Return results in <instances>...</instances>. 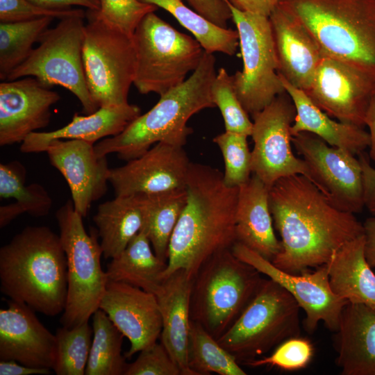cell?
<instances>
[{
  "instance_id": "6da1fadb",
  "label": "cell",
  "mask_w": 375,
  "mask_h": 375,
  "mask_svg": "<svg viewBox=\"0 0 375 375\" xmlns=\"http://www.w3.org/2000/svg\"><path fill=\"white\" fill-rule=\"evenodd\" d=\"M269 204L282 247L271 262L289 273L326 265L343 244L364 233L353 213L335 207L303 175L276 181L269 191Z\"/></svg>"
},
{
  "instance_id": "7a4b0ae2",
  "label": "cell",
  "mask_w": 375,
  "mask_h": 375,
  "mask_svg": "<svg viewBox=\"0 0 375 375\" xmlns=\"http://www.w3.org/2000/svg\"><path fill=\"white\" fill-rule=\"evenodd\" d=\"M186 204L170 238L163 280L178 269L192 278L212 256L236 242L238 187L226 186L223 173L191 162Z\"/></svg>"
},
{
  "instance_id": "3957f363",
  "label": "cell",
  "mask_w": 375,
  "mask_h": 375,
  "mask_svg": "<svg viewBox=\"0 0 375 375\" xmlns=\"http://www.w3.org/2000/svg\"><path fill=\"white\" fill-rule=\"evenodd\" d=\"M0 290L10 300L55 317L67 296V258L60 235L45 226H26L0 249Z\"/></svg>"
},
{
  "instance_id": "277c9868",
  "label": "cell",
  "mask_w": 375,
  "mask_h": 375,
  "mask_svg": "<svg viewBox=\"0 0 375 375\" xmlns=\"http://www.w3.org/2000/svg\"><path fill=\"white\" fill-rule=\"evenodd\" d=\"M215 57L204 51L197 68L181 85L160 97L148 112L138 116L119 134L94 145L99 156L116 153L129 161L165 142L183 147L192 133L189 119L206 108H214L211 86L216 76Z\"/></svg>"
},
{
  "instance_id": "5b68a950",
  "label": "cell",
  "mask_w": 375,
  "mask_h": 375,
  "mask_svg": "<svg viewBox=\"0 0 375 375\" xmlns=\"http://www.w3.org/2000/svg\"><path fill=\"white\" fill-rule=\"evenodd\" d=\"M324 56L375 78V0H281Z\"/></svg>"
},
{
  "instance_id": "8992f818",
  "label": "cell",
  "mask_w": 375,
  "mask_h": 375,
  "mask_svg": "<svg viewBox=\"0 0 375 375\" xmlns=\"http://www.w3.org/2000/svg\"><path fill=\"white\" fill-rule=\"evenodd\" d=\"M230 249L208 258L192 278L190 319L217 340L255 296L263 278Z\"/></svg>"
},
{
  "instance_id": "52a82bcc",
  "label": "cell",
  "mask_w": 375,
  "mask_h": 375,
  "mask_svg": "<svg viewBox=\"0 0 375 375\" xmlns=\"http://www.w3.org/2000/svg\"><path fill=\"white\" fill-rule=\"evenodd\" d=\"M136 66L133 85L160 97L183 83L199 66L204 50L191 36L155 14L145 15L133 34Z\"/></svg>"
},
{
  "instance_id": "ba28073f",
  "label": "cell",
  "mask_w": 375,
  "mask_h": 375,
  "mask_svg": "<svg viewBox=\"0 0 375 375\" xmlns=\"http://www.w3.org/2000/svg\"><path fill=\"white\" fill-rule=\"evenodd\" d=\"M300 308L283 287L264 278L255 296L217 342L238 362L245 364L285 340L300 336Z\"/></svg>"
},
{
  "instance_id": "9c48e42d",
  "label": "cell",
  "mask_w": 375,
  "mask_h": 375,
  "mask_svg": "<svg viewBox=\"0 0 375 375\" xmlns=\"http://www.w3.org/2000/svg\"><path fill=\"white\" fill-rule=\"evenodd\" d=\"M56 218L67 266V301L60 322L73 328L88 322L99 308L108 278L101 265L100 243L94 233L85 230L72 200L57 210Z\"/></svg>"
},
{
  "instance_id": "30bf717a",
  "label": "cell",
  "mask_w": 375,
  "mask_h": 375,
  "mask_svg": "<svg viewBox=\"0 0 375 375\" xmlns=\"http://www.w3.org/2000/svg\"><path fill=\"white\" fill-rule=\"evenodd\" d=\"M84 18L60 19L48 28L27 59L9 74L8 81L33 77L43 85H59L71 92L80 101L83 112L90 115L99 107L90 93L83 65Z\"/></svg>"
},
{
  "instance_id": "8fae6325",
  "label": "cell",
  "mask_w": 375,
  "mask_h": 375,
  "mask_svg": "<svg viewBox=\"0 0 375 375\" xmlns=\"http://www.w3.org/2000/svg\"><path fill=\"white\" fill-rule=\"evenodd\" d=\"M83 59L88 87L100 107L128 103L133 84L136 56L133 38L88 10Z\"/></svg>"
},
{
  "instance_id": "7c38bea8",
  "label": "cell",
  "mask_w": 375,
  "mask_h": 375,
  "mask_svg": "<svg viewBox=\"0 0 375 375\" xmlns=\"http://www.w3.org/2000/svg\"><path fill=\"white\" fill-rule=\"evenodd\" d=\"M239 35L243 60L242 71L233 76L238 99L248 114L262 110L285 92L268 17L241 11L226 0Z\"/></svg>"
},
{
  "instance_id": "4fadbf2b",
  "label": "cell",
  "mask_w": 375,
  "mask_h": 375,
  "mask_svg": "<svg viewBox=\"0 0 375 375\" xmlns=\"http://www.w3.org/2000/svg\"><path fill=\"white\" fill-rule=\"evenodd\" d=\"M295 116L294 104L286 92L252 115L251 170L269 189L278 179L296 174L312 182L306 162L292 151L291 126Z\"/></svg>"
},
{
  "instance_id": "5bb4252c",
  "label": "cell",
  "mask_w": 375,
  "mask_h": 375,
  "mask_svg": "<svg viewBox=\"0 0 375 375\" xmlns=\"http://www.w3.org/2000/svg\"><path fill=\"white\" fill-rule=\"evenodd\" d=\"M292 142L306 162L312 183L335 207L353 214L362 212V172L358 158L308 132L293 135Z\"/></svg>"
},
{
  "instance_id": "9a60e30c",
  "label": "cell",
  "mask_w": 375,
  "mask_h": 375,
  "mask_svg": "<svg viewBox=\"0 0 375 375\" xmlns=\"http://www.w3.org/2000/svg\"><path fill=\"white\" fill-rule=\"evenodd\" d=\"M231 251L241 260L281 285L294 298L306 313L303 326L308 333H314L321 321L331 331H337L342 310L348 302L332 291L326 265L313 272L308 269L292 274L278 268L240 242H236Z\"/></svg>"
},
{
  "instance_id": "2e32d148",
  "label": "cell",
  "mask_w": 375,
  "mask_h": 375,
  "mask_svg": "<svg viewBox=\"0 0 375 375\" xmlns=\"http://www.w3.org/2000/svg\"><path fill=\"white\" fill-rule=\"evenodd\" d=\"M305 92L330 117L364 127L366 113L375 93V78L323 56L310 86Z\"/></svg>"
},
{
  "instance_id": "e0dca14e",
  "label": "cell",
  "mask_w": 375,
  "mask_h": 375,
  "mask_svg": "<svg viewBox=\"0 0 375 375\" xmlns=\"http://www.w3.org/2000/svg\"><path fill=\"white\" fill-rule=\"evenodd\" d=\"M190 162L183 147L158 142L122 167L110 169L115 196L153 194L185 188Z\"/></svg>"
},
{
  "instance_id": "ac0fdd59",
  "label": "cell",
  "mask_w": 375,
  "mask_h": 375,
  "mask_svg": "<svg viewBox=\"0 0 375 375\" xmlns=\"http://www.w3.org/2000/svg\"><path fill=\"white\" fill-rule=\"evenodd\" d=\"M49 161L65 178L76 211L83 218L107 192L110 169L106 156L81 140H54L47 147Z\"/></svg>"
},
{
  "instance_id": "d6986e66",
  "label": "cell",
  "mask_w": 375,
  "mask_h": 375,
  "mask_svg": "<svg viewBox=\"0 0 375 375\" xmlns=\"http://www.w3.org/2000/svg\"><path fill=\"white\" fill-rule=\"evenodd\" d=\"M99 308L130 342L125 353H135L157 342L162 323L156 296L140 288L108 281Z\"/></svg>"
},
{
  "instance_id": "ffe728a7",
  "label": "cell",
  "mask_w": 375,
  "mask_h": 375,
  "mask_svg": "<svg viewBox=\"0 0 375 375\" xmlns=\"http://www.w3.org/2000/svg\"><path fill=\"white\" fill-rule=\"evenodd\" d=\"M60 96L28 76L0 83V145L22 143L31 133L46 127L51 107Z\"/></svg>"
},
{
  "instance_id": "44dd1931",
  "label": "cell",
  "mask_w": 375,
  "mask_h": 375,
  "mask_svg": "<svg viewBox=\"0 0 375 375\" xmlns=\"http://www.w3.org/2000/svg\"><path fill=\"white\" fill-rule=\"evenodd\" d=\"M56 338L28 305L10 301L0 310V360H15L35 368L53 369Z\"/></svg>"
},
{
  "instance_id": "7402d4cb",
  "label": "cell",
  "mask_w": 375,
  "mask_h": 375,
  "mask_svg": "<svg viewBox=\"0 0 375 375\" xmlns=\"http://www.w3.org/2000/svg\"><path fill=\"white\" fill-rule=\"evenodd\" d=\"M278 72L294 87L306 92L323 58L314 37L279 5L269 16Z\"/></svg>"
},
{
  "instance_id": "603a6c76",
  "label": "cell",
  "mask_w": 375,
  "mask_h": 375,
  "mask_svg": "<svg viewBox=\"0 0 375 375\" xmlns=\"http://www.w3.org/2000/svg\"><path fill=\"white\" fill-rule=\"evenodd\" d=\"M334 333L341 374L375 375V308L348 303Z\"/></svg>"
},
{
  "instance_id": "cb8c5ba5",
  "label": "cell",
  "mask_w": 375,
  "mask_h": 375,
  "mask_svg": "<svg viewBox=\"0 0 375 375\" xmlns=\"http://www.w3.org/2000/svg\"><path fill=\"white\" fill-rule=\"evenodd\" d=\"M192 278L178 269L165 278L155 294L162 317L160 340L182 375H194L188 366Z\"/></svg>"
},
{
  "instance_id": "d4e9b609",
  "label": "cell",
  "mask_w": 375,
  "mask_h": 375,
  "mask_svg": "<svg viewBox=\"0 0 375 375\" xmlns=\"http://www.w3.org/2000/svg\"><path fill=\"white\" fill-rule=\"evenodd\" d=\"M269 188L255 174L238 187L236 242L272 261L281 251L269 204Z\"/></svg>"
},
{
  "instance_id": "484cf974",
  "label": "cell",
  "mask_w": 375,
  "mask_h": 375,
  "mask_svg": "<svg viewBox=\"0 0 375 375\" xmlns=\"http://www.w3.org/2000/svg\"><path fill=\"white\" fill-rule=\"evenodd\" d=\"M140 115V108L128 103L100 107L85 116L75 113L72 121L59 129L31 133L22 142L20 151L26 153L45 151L54 140H81L94 144L101 139L119 134Z\"/></svg>"
},
{
  "instance_id": "4316f807",
  "label": "cell",
  "mask_w": 375,
  "mask_h": 375,
  "mask_svg": "<svg viewBox=\"0 0 375 375\" xmlns=\"http://www.w3.org/2000/svg\"><path fill=\"white\" fill-rule=\"evenodd\" d=\"M279 76L296 108V116L291 126L292 136L301 132L310 133L328 145L345 149L354 156L363 153L369 147L370 136L364 127L333 119L317 106L303 90Z\"/></svg>"
},
{
  "instance_id": "83f0119b",
  "label": "cell",
  "mask_w": 375,
  "mask_h": 375,
  "mask_svg": "<svg viewBox=\"0 0 375 375\" xmlns=\"http://www.w3.org/2000/svg\"><path fill=\"white\" fill-rule=\"evenodd\" d=\"M364 244L363 235L346 242L326 266L335 295L375 308V274L365 258Z\"/></svg>"
},
{
  "instance_id": "f1b7e54d",
  "label": "cell",
  "mask_w": 375,
  "mask_h": 375,
  "mask_svg": "<svg viewBox=\"0 0 375 375\" xmlns=\"http://www.w3.org/2000/svg\"><path fill=\"white\" fill-rule=\"evenodd\" d=\"M93 221L101 238L103 257H117L142 228V195L115 196L101 203Z\"/></svg>"
},
{
  "instance_id": "f546056e",
  "label": "cell",
  "mask_w": 375,
  "mask_h": 375,
  "mask_svg": "<svg viewBox=\"0 0 375 375\" xmlns=\"http://www.w3.org/2000/svg\"><path fill=\"white\" fill-rule=\"evenodd\" d=\"M141 230L108 265V281L125 283L156 294L163 281L167 262L159 258Z\"/></svg>"
},
{
  "instance_id": "4dcf8cb0",
  "label": "cell",
  "mask_w": 375,
  "mask_h": 375,
  "mask_svg": "<svg viewBox=\"0 0 375 375\" xmlns=\"http://www.w3.org/2000/svg\"><path fill=\"white\" fill-rule=\"evenodd\" d=\"M26 173L25 167L17 160L0 164V197L16 200L0 207L1 228L24 212L33 217H44L51 208L52 199L42 185L25 184Z\"/></svg>"
},
{
  "instance_id": "1f68e13d",
  "label": "cell",
  "mask_w": 375,
  "mask_h": 375,
  "mask_svg": "<svg viewBox=\"0 0 375 375\" xmlns=\"http://www.w3.org/2000/svg\"><path fill=\"white\" fill-rule=\"evenodd\" d=\"M144 222L155 254L167 262L170 238L186 204L185 188L153 194H141Z\"/></svg>"
},
{
  "instance_id": "d6a6232c",
  "label": "cell",
  "mask_w": 375,
  "mask_h": 375,
  "mask_svg": "<svg viewBox=\"0 0 375 375\" xmlns=\"http://www.w3.org/2000/svg\"><path fill=\"white\" fill-rule=\"evenodd\" d=\"M155 5L170 13L185 28L191 32L203 50L233 56L239 46L238 31L217 26L182 0H140Z\"/></svg>"
},
{
  "instance_id": "836d02e7",
  "label": "cell",
  "mask_w": 375,
  "mask_h": 375,
  "mask_svg": "<svg viewBox=\"0 0 375 375\" xmlns=\"http://www.w3.org/2000/svg\"><path fill=\"white\" fill-rule=\"evenodd\" d=\"M92 317L93 337L85 374H124L127 365L122 353L124 335L101 309Z\"/></svg>"
},
{
  "instance_id": "e575fe53",
  "label": "cell",
  "mask_w": 375,
  "mask_h": 375,
  "mask_svg": "<svg viewBox=\"0 0 375 375\" xmlns=\"http://www.w3.org/2000/svg\"><path fill=\"white\" fill-rule=\"evenodd\" d=\"M188 366L194 375H246L236 358L199 323L190 321Z\"/></svg>"
},
{
  "instance_id": "d590c367",
  "label": "cell",
  "mask_w": 375,
  "mask_h": 375,
  "mask_svg": "<svg viewBox=\"0 0 375 375\" xmlns=\"http://www.w3.org/2000/svg\"><path fill=\"white\" fill-rule=\"evenodd\" d=\"M54 19L45 17L33 20L0 23V79L6 81L13 69L30 56L33 44Z\"/></svg>"
},
{
  "instance_id": "8d00e7d4",
  "label": "cell",
  "mask_w": 375,
  "mask_h": 375,
  "mask_svg": "<svg viewBox=\"0 0 375 375\" xmlns=\"http://www.w3.org/2000/svg\"><path fill=\"white\" fill-rule=\"evenodd\" d=\"M56 357L53 368L57 375H83L93 335L92 326L85 322L73 328H57Z\"/></svg>"
},
{
  "instance_id": "74e56055",
  "label": "cell",
  "mask_w": 375,
  "mask_h": 375,
  "mask_svg": "<svg viewBox=\"0 0 375 375\" xmlns=\"http://www.w3.org/2000/svg\"><path fill=\"white\" fill-rule=\"evenodd\" d=\"M211 94L223 117L225 131L251 136L253 122L237 97L233 76L223 67L219 69L212 82Z\"/></svg>"
},
{
  "instance_id": "f35d334b",
  "label": "cell",
  "mask_w": 375,
  "mask_h": 375,
  "mask_svg": "<svg viewBox=\"0 0 375 375\" xmlns=\"http://www.w3.org/2000/svg\"><path fill=\"white\" fill-rule=\"evenodd\" d=\"M247 137L243 134L225 131L212 140L219 148L223 156V181L228 187H239L251 177V151L248 147Z\"/></svg>"
},
{
  "instance_id": "ab89813d",
  "label": "cell",
  "mask_w": 375,
  "mask_h": 375,
  "mask_svg": "<svg viewBox=\"0 0 375 375\" xmlns=\"http://www.w3.org/2000/svg\"><path fill=\"white\" fill-rule=\"evenodd\" d=\"M100 1L101 8L96 11L99 17L131 37L144 17L158 8L140 0Z\"/></svg>"
},
{
  "instance_id": "60d3db41",
  "label": "cell",
  "mask_w": 375,
  "mask_h": 375,
  "mask_svg": "<svg viewBox=\"0 0 375 375\" xmlns=\"http://www.w3.org/2000/svg\"><path fill=\"white\" fill-rule=\"evenodd\" d=\"M313 353L314 348L310 341L297 336L281 343L270 356L255 359L245 365L252 367L268 365L293 371L306 367L312 360Z\"/></svg>"
},
{
  "instance_id": "b9f144b4",
  "label": "cell",
  "mask_w": 375,
  "mask_h": 375,
  "mask_svg": "<svg viewBox=\"0 0 375 375\" xmlns=\"http://www.w3.org/2000/svg\"><path fill=\"white\" fill-rule=\"evenodd\" d=\"M124 375H182V373L162 342H156L140 351L135 361L127 364Z\"/></svg>"
},
{
  "instance_id": "7bdbcfd3",
  "label": "cell",
  "mask_w": 375,
  "mask_h": 375,
  "mask_svg": "<svg viewBox=\"0 0 375 375\" xmlns=\"http://www.w3.org/2000/svg\"><path fill=\"white\" fill-rule=\"evenodd\" d=\"M74 16L85 17L86 12L81 8H46L28 0H0L1 23L26 22L45 17L61 19Z\"/></svg>"
},
{
  "instance_id": "ee69618b",
  "label": "cell",
  "mask_w": 375,
  "mask_h": 375,
  "mask_svg": "<svg viewBox=\"0 0 375 375\" xmlns=\"http://www.w3.org/2000/svg\"><path fill=\"white\" fill-rule=\"evenodd\" d=\"M190 6L208 20L222 28H227L231 12L224 0H186Z\"/></svg>"
},
{
  "instance_id": "f6af8a7d",
  "label": "cell",
  "mask_w": 375,
  "mask_h": 375,
  "mask_svg": "<svg viewBox=\"0 0 375 375\" xmlns=\"http://www.w3.org/2000/svg\"><path fill=\"white\" fill-rule=\"evenodd\" d=\"M362 172L364 205L375 217V168L369 162L368 157L363 153L358 158Z\"/></svg>"
},
{
  "instance_id": "bcb514c9",
  "label": "cell",
  "mask_w": 375,
  "mask_h": 375,
  "mask_svg": "<svg viewBox=\"0 0 375 375\" xmlns=\"http://www.w3.org/2000/svg\"><path fill=\"white\" fill-rule=\"evenodd\" d=\"M235 8L250 13L268 17L281 0H226Z\"/></svg>"
},
{
  "instance_id": "7dc6e473",
  "label": "cell",
  "mask_w": 375,
  "mask_h": 375,
  "mask_svg": "<svg viewBox=\"0 0 375 375\" xmlns=\"http://www.w3.org/2000/svg\"><path fill=\"white\" fill-rule=\"evenodd\" d=\"M31 2L49 9L65 10L73 6L85 8L90 10H99L101 8L100 0H28Z\"/></svg>"
},
{
  "instance_id": "c3c4849f",
  "label": "cell",
  "mask_w": 375,
  "mask_h": 375,
  "mask_svg": "<svg viewBox=\"0 0 375 375\" xmlns=\"http://www.w3.org/2000/svg\"><path fill=\"white\" fill-rule=\"evenodd\" d=\"M51 369L35 368L22 365L15 360H0V375L49 374Z\"/></svg>"
},
{
  "instance_id": "681fc988",
  "label": "cell",
  "mask_w": 375,
  "mask_h": 375,
  "mask_svg": "<svg viewBox=\"0 0 375 375\" xmlns=\"http://www.w3.org/2000/svg\"><path fill=\"white\" fill-rule=\"evenodd\" d=\"M362 224L365 256L369 266L375 267V217L366 219Z\"/></svg>"
},
{
  "instance_id": "f907efd6",
  "label": "cell",
  "mask_w": 375,
  "mask_h": 375,
  "mask_svg": "<svg viewBox=\"0 0 375 375\" xmlns=\"http://www.w3.org/2000/svg\"><path fill=\"white\" fill-rule=\"evenodd\" d=\"M365 124L369 131L370 144L369 146V157L375 162V93L370 101L365 116Z\"/></svg>"
}]
</instances>
